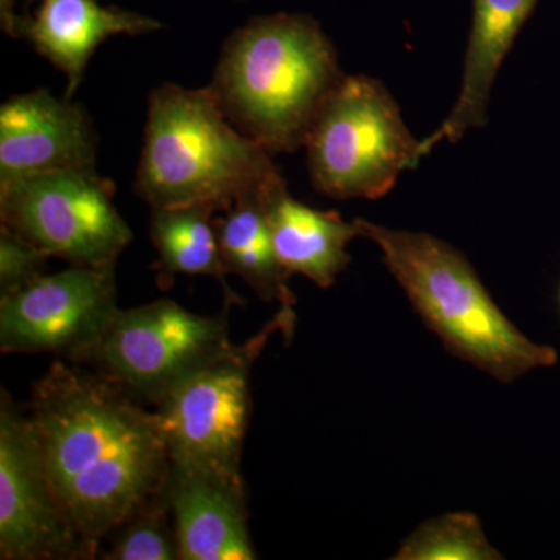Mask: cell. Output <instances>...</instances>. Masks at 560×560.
<instances>
[{"label":"cell","instance_id":"22","mask_svg":"<svg viewBox=\"0 0 560 560\" xmlns=\"http://www.w3.org/2000/svg\"><path fill=\"white\" fill-rule=\"evenodd\" d=\"M558 305H559V312H560V287H559V291H558Z\"/></svg>","mask_w":560,"mask_h":560},{"label":"cell","instance_id":"9","mask_svg":"<svg viewBox=\"0 0 560 560\" xmlns=\"http://www.w3.org/2000/svg\"><path fill=\"white\" fill-rule=\"evenodd\" d=\"M95 558L51 478L31 415L0 399V559Z\"/></svg>","mask_w":560,"mask_h":560},{"label":"cell","instance_id":"14","mask_svg":"<svg viewBox=\"0 0 560 560\" xmlns=\"http://www.w3.org/2000/svg\"><path fill=\"white\" fill-rule=\"evenodd\" d=\"M537 2L539 0H474L459 95L444 124L429 138L420 140L422 158L438 143L459 142L467 131L485 127L497 73Z\"/></svg>","mask_w":560,"mask_h":560},{"label":"cell","instance_id":"7","mask_svg":"<svg viewBox=\"0 0 560 560\" xmlns=\"http://www.w3.org/2000/svg\"><path fill=\"white\" fill-rule=\"evenodd\" d=\"M234 346L228 313L200 315L172 300L120 308L79 364L138 401L160 404L173 388Z\"/></svg>","mask_w":560,"mask_h":560},{"label":"cell","instance_id":"11","mask_svg":"<svg viewBox=\"0 0 560 560\" xmlns=\"http://www.w3.org/2000/svg\"><path fill=\"white\" fill-rule=\"evenodd\" d=\"M97 136L86 110L47 90L16 95L0 108V183L95 167Z\"/></svg>","mask_w":560,"mask_h":560},{"label":"cell","instance_id":"12","mask_svg":"<svg viewBox=\"0 0 560 560\" xmlns=\"http://www.w3.org/2000/svg\"><path fill=\"white\" fill-rule=\"evenodd\" d=\"M164 490L175 517L180 560L259 558L248 528L245 481L171 463Z\"/></svg>","mask_w":560,"mask_h":560},{"label":"cell","instance_id":"5","mask_svg":"<svg viewBox=\"0 0 560 560\" xmlns=\"http://www.w3.org/2000/svg\"><path fill=\"white\" fill-rule=\"evenodd\" d=\"M304 147L313 186L335 200H378L422 160L399 105L385 84L366 75L342 77Z\"/></svg>","mask_w":560,"mask_h":560},{"label":"cell","instance_id":"20","mask_svg":"<svg viewBox=\"0 0 560 560\" xmlns=\"http://www.w3.org/2000/svg\"><path fill=\"white\" fill-rule=\"evenodd\" d=\"M46 253L20 235L0 230V294L11 293L46 275Z\"/></svg>","mask_w":560,"mask_h":560},{"label":"cell","instance_id":"21","mask_svg":"<svg viewBox=\"0 0 560 560\" xmlns=\"http://www.w3.org/2000/svg\"><path fill=\"white\" fill-rule=\"evenodd\" d=\"M0 20H2L3 31L11 38H16V25L20 14L14 11V0H0Z\"/></svg>","mask_w":560,"mask_h":560},{"label":"cell","instance_id":"17","mask_svg":"<svg viewBox=\"0 0 560 560\" xmlns=\"http://www.w3.org/2000/svg\"><path fill=\"white\" fill-rule=\"evenodd\" d=\"M213 206L194 205L178 208H154L150 234L160 254L158 267L162 278L175 276H208L220 283L228 305L242 304L228 283L226 267L221 257Z\"/></svg>","mask_w":560,"mask_h":560},{"label":"cell","instance_id":"8","mask_svg":"<svg viewBox=\"0 0 560 560\" xmlns=\"http://www.w3.org/2000/svg\"><path fill=\"white\" fill-rule=\"evenodd\" d=\"M2 228L75 267H110L132 242L114 186L95 167L0 183Z\"/></svg>","mask_w":560,"mask_h":560},{"label":"cell","instance_id":"19","mask_svg":"<svg viewBox=\"0 0 560 560\" xmlns=\"http://www.w3.org/2000/svg\"><path fill=\"white\" fill-rule=\"evenodd\" d=\"M102 559L180 560L175 517L165 490L151 497L108 537Z\"/></svg>","mask_w":560,"mask_h":560},{"label":"cell","instance_id":"13","mask_svg":"<svg viewBox=\"0 0 560 560\" xmlns=\"http://www.w3.org/2000/svg\"><path fill=\"white\" fill-rule=\"evenodd\" d=\"M16 38L31 43L40 57L61 70L70 98L83 81L95 50L116 35L160 31L161 22L132 11L103 7L97 0H28Z\"/></svg>","mask_w":560,"mask_h":560},{"label":"cell","instance_id":"6","mask_svg":"<svg viewBox=\"0 0 560 560\" xmlns=\"http://www.w3.org/2000/svg\"><path fill=\"white\" fill-rule=\"evenodd\" d=\"M294 326V307H280L249 340L194 372L156 405L154 418L172 464L243 480L250 372L272 335L290 341Z\"/></svg>","mask_w":560,"mask_h":560},{"label":"cell","instance_id":"2","mask_svg":"<svg viewBox=\"0 0 560 560\" xmlns=\"http://www.w3.org/2000/svg\"><path fill=\"white\" fill-rule=\"evenodd\" d=\"M342 77L338 51L318 22L279 13L232 33L209 90L242 135L270 154L293 153Z\"/></svg>","mask_w":560,"mask_h":560},{"label":"cell","instance_id":"1","mask_svg":"<svg viewBox=\"0 0 560 560\" xmlns=\"http://www.w3.org/2000/svg\"><path fill=\"white\" fill-rule=\"evenodd\" d=\"M31 418L66 511L95 556L167 482L171 455L154 412L73 361L33 386Z\"/></svg>","mask_w":560,"mask_h":560},{"label":"cell","instance_id":"3","mask_svg":"<svg viewBox=\"0 0 560 560\" xmlns=\"http://www.w3.org/2000/svg\"><path fill=\"white\" fill-rule=\"evenodd\" d=\"M355 221L360 237L381 249L412 308L453 357L501 383L558 364V350L514 326L459 250L425 232Z\"/></svg>","mask_w":560,"mask_h":560},{"label":"cell","instance_id":"10","mask_svg":"<svg viewBox=\"0 0 560 560\" xmlns=\"http://www.w3.org/2000/svg\"><path fill=\"white\" fill-rule=\"evenodd\" d=\"M119 311L116 265H70L0 294V349L51 353L80 363Z\"/></svg>","mask_w":560,"mask_h":560},{"label":"cell","instance_id":"15","mask_svg":"<svg viewBox=\"0 0 560 560\" xmlns=\"http://www.w3.org/2000/svg\"><path fill=\"white\" fill-rule=\"evenodd\" d=\"M265 209L280 264L287 271L329 289L348 268L349 243L360 237L357 221L350 223L334 210L313 209L291 197L280 175L265 189Z\"/></svg>","mask_w":560,"mask_h":560},{"label":"cell","instance_id":"16","mask_svg":"<svg viewBox=\"0 0 560 560\" xmlns=\"http://www.w3.org/2000/svg\"><path fill=\"white\" fill-rule=\"evenodd\" d=\"M268 184L232 201L215 215L221 257L228 272L245 280L261 301L294 307L296 296L289 285L291 275L276 253L265 209Z\"/></svg>","mask_w":560,"mask_h":560},{"label":"cell","instance_id":"18","mask_svg":"<svg viewBox=\"0 0 560 560\" xmlns=\"http://www.w3.org/2000/svg\"><path fill=\"white\" fill-rule=\"evenodd\" d=\"M394 560H500L478 515L451 512L423 522L393 556Z\"/></svg>","mask_w":560,"mask_h":560},{"label":"cell","instance_id":"4","mask_svg":"<svg viewBox=\"0 0 560 560\" xmlns=\"http://www.w3.org/2000/svg\"><path fill=\"white\" fill-rule=\"evenodd\" d=\"M279 175L271 154L226 119L209 88L167 83L151 94L136 176L151 209L208 205L220 212Z\"/></svg>","mask_w":560,"mask_h":560}]
</instances>
